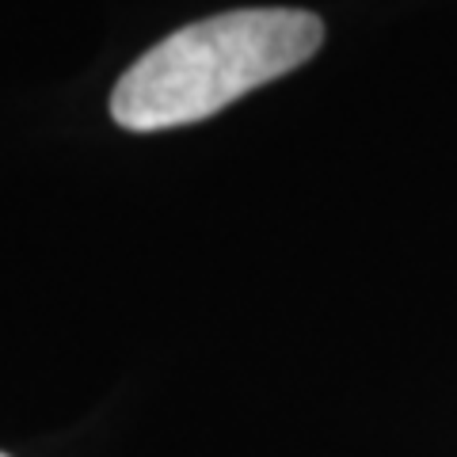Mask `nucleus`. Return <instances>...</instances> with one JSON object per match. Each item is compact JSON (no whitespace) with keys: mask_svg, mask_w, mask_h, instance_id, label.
Returning <instances> with one entry per match:
<instances>
[{"mask_svg":"<svg viewBox=\"0 0 457 457\" xmlns=\"http://www.w3.org/2000/svg\"><path fill=\"white\" fill-rule=\"evenodd\" d=\"M324 42V23L302 8H240L156 42L111 96L122 130L153 134L218 114L233 99L294 73Z\"/></svg>","mask_w":457,"mask_h":457,"instance_id":"obj_1","label":"nucleus"},{"mask_svg":"<svg viewBox=\"0 0 457 457\" xmlns=\"http://www.w3.org/2000/svg\"><path fill=\"white\" fill-rule=\"evenodd\" d=\"M0 457H8V453H0Z\"/></svg>","mask_w":457,"mask_h":457,"instance_id":"obj_2","label":"nucleus"}]
</instances>
